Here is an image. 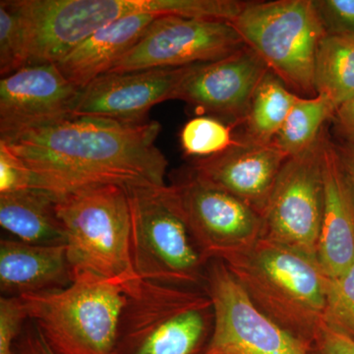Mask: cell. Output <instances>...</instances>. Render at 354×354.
Masks as SVG:
<instances>
[{"instance_id":"6da1fadb","label":"cell","mask_w":354,"mask_h":354,"mask_svg":"<svg viewBox=\"0 0 354 354\" xmlns=\"http://www.w3.org/2000/svg\"><path fill=\"white\" fill-rule=\"evenodd\" d=\"M162 125L71 115L0 140L32 174V188L59 196L95 184L167 185V160L156 145Z\"/></svg>"},{"instance_id":"7a4b0ae2","label":"cell","mask_w":354,"mask_h":354,"mask_svg":"<svg viewBox=\"0 0 354 354\" xmlns=\"http://www.w3.org/2000/svg\"><path fill=\"white\" fill-rule=\"evenodd\" d=\"M25 34L26 65L57 64L94 32L138 14L234 22L239 0H15Z\"/></svg>"},{"instance_id":"3957f363","label":"cell","mask_w":354,"mask_h":354,"mask_svg":"<svg viewBox=\"0 0 354 354\" xmlns=\"http://www.w3.org/2000/svg\"><path fill=\"white\" fill-rule=\"evenodd\" d=\"M221 261L261 312L312 346L325 311L327 276L318 258L261 237Z\"/></svg>"},{"instance_id":"277c9868","label":"cell","mask_w":354,"mask_h":354,"mask_svg":"<svg viewBox=\"0 0 354 354\" xmlns=\"http://www.w3.org/2000/svg\"><path fill=\"white\" fill-rule=\"evenodd\" d=\"M213 327L204 290L139 279L127 290L115 354H204Z\"/></svg>"},{"instance_id":"5b68a950","label":"cell","mask_w":354,"mask_h":354,"mask_svg":"<svg viewBox=\"0 0 354 354\" xmlns=\"http://www.w3.org/2000/svg\"><path fill=\"white\" fill-rule=\"evenodd\" d=\"M57 209L66 234L69 262L80 272L134 283L131 216L125 186L95 184L57 196Z\"/></svg>"},{"instance_id":"8992f818","label":"cell","mask_w":354,"mask_h":354,"mask_svg":"<svg viewBox=\"0 0 354 354\" xmlns=\"http://www.w3.org/2000/svg\"><path fill=\"white\" fill-rule=\"evenodd\" d=\"M130 285L80 272L64 290L21 298L55 354H115Z\"/></svg>"},{"instance_id":"52a82bcc","label":"cell","mask_w":354,"mask_h":354,"mask_svg":"<svg viewBox=\"0 0 354 354\" xmlns=\"http://www.w3.org/2000/svg\"><path fill=\"white\" fill-rule=\"evenodd\" d=\"M131 257L139 279L204 290L208 263L195 243L172 185H128Z\"/></svg>"},{"instance_id":"ba28073f","label":"cell","mask_w":354,"mask_h":354,"mask_svg":"<svg viewBox=\"0 0 354 354\" xmlns=\"http://www.w3.org/2000/svg\"><path fill=\"white\" fill-rule=\"evenodd\" d=\"M232 24L291 92L317 95L316 55L326 32L313 0L246 1Z\"/></svg>"},{"instance_id":"9c48e42d","label":"cell","mask_w":354,"mask_h":354,"mask_svg":"<svg viewBox=\"0 0 354 354\" xmlns=\"http://www.w3.org/2000/svg\"><path fill=\"white\" fill-rule=\"evenodd\" d=\"M204 290L214 327L204 354H310L311 346L261 312L221 260L207 265Z\"/></svg>"},{"instance_id":"30bf717a","label":"cell","mask_w":354,"mask_h":354,"mask_svg":"<svg viewBox=\"0 0 354 354\" xmlns=\"http://www.w3.org/2000/svg\"><path fill=\"white\" fill-rule=\"evenodd\" d=\"M323 134L304 152L286 160L262 215L261 237L314 257L322 230Z\"/></svg>"},{"instance_id":"8fae6325","label":"cell","mask_w":354,"mask_h":354,"mask_svg":"<svg viewBox=\"0 0 354 354\" xmlns=\"http://www.w3.org/2000/svg\"><path fill=\"white\" fill-rule=\"evenodd\" d=\"M245 46L230 21L162 15L108 73L207 64Z\"/></svg>"},{"instance_id":"7c38bea8","label":"cell","mask_w":354,"mask_h":354,"mask_svg":"<svg viewBox=\"0 0 354 354\" xmlns=\"http://www.w3.org/2000/svg\"><path fill=\"white\" fill-rule=\"evenodd\" d=\"M203 258L209 263L251 245L262 236V216L192 171L172 184Z\"/></svg>"},{"instance_id":"4fadbf2b","label":"cell","mask_w":354,"mask_h":354,"mask_svg":"<svg viewBox=\"0 0 354 354\" xmlns=\"http://www.w3.org/2000/svg\"><path fill=\"white\" fill-rule=\"evenodd\" d=\"M271 71L250 48L227 57L188 67L174 100L183 101L199 115L218 118L230 127H241L254 93Z\"/></svg>"},{"instance_id":"5bb4252c","label":"cell","mask_w":354,"mask_h":354,"mask_svg":"<svg viewBox=\"0 0 354 354\" xmlns=\"http://www.w3.org/2000/svg\"><path fill=\"white\" fill-rule=\"evenodd\" d=\"M81 88L57 64L26 65L0 80V140L73 115Z\"/></svg>"},{"instance_id":"9a60e30c","label":"cell","mask_w":354,"mask_h":354,"mask_svg":"<svg viewBox=\"0 0 354 354\" xmlns=\"http://www.w3.org/2000/svg\"><path fill=\"white\" fill-rule=\"evenodd\" d=\"M188 67L102 74L81 88L73 115L147 122L153 106L174 100Z\"/></svg>"},{"instance_id":"2e32d148","label":"cell","mask_w":354,"mask_h":354,"mask_svg":"<svg viewBox=\"0 0 354 354\" xmlns=\"http://www.w3.org/2000/svg\"><path fill=\"white\" fill-rule=\"evenodd\" d=\"M288 157L276 146L237 138L225 152L197 160L192 171L201 180L245 203L261 216Z\"/></svg>"},{"instance_id":"e0dca14e","label":"cell","mask_w":354,"mask_h":354,"mask_svg":"<svg viewBox=\"0 0 354 354\" xmlns=\"http://www.w3.org/2000/svg\"><path fill=\"white\" fill-rule=\"evenodd\" d=\"M324 208L318 257L328 278L341 276L354 262V189L339 147L322 140Z\"/></svg>"},{"instance_id":"ac0fdd59","label":"cell","mask_w":354,"mask_h":354,"mask_svg":"<svg viewBox=\"0 0 354 354\" xmlns=\"http://www.w3.org/2000/svg\"><path fill=\"white\" fill-rule=\"evenodd\" d=\"M66 245H39L19 239L0 242L2 297L41 295L68 288L74 281Z\"/></svg>"},{"instance_id":"d6986e66","label":"cell","mask_w":354,"mask_h":354,"mask_svg":"<svg viewBox=\"0 0 354 354\" xmlns=\"http://www.w3.org/2000/svg\"><path fill=\"white\" fill-rule=\"evenodd\" d=\"M160 16L138 14L102 28L69 51L57 62L58 68L76 87H85L108 73Z\"/></svg>"},{"instance_id":"ffe728a7","label":"cell","mask_w":354,"mask_h":354,"mask_svg":"<svg viewBox=\"0 0 354 354\" xmlns=\"http://www.w3.org/2000/svg\"><path fill=\"white\" fill-rule=\"evenodd\" d=\"M57 196L39 188L0 194V225L16 239L39 245H65Z\"/></svg>"},{"instance_id":"44dd1931","label":"cell","mask_w":354,"mask_h":354,"mask_svg":"<svg viewBox=\"0 0 354 354\" xmlns=\"http://www.w3.org/2000/svg\"><path fill=\"white\" fill-rule=\"evenodd\" d=\"M298 97L276 74L268 72L256 88L242 122L241 139L262 145L272 144Z\"/></svg>"},{"instance_id":"7402d4cb","label":"cell","mask_w":354,"mask_h":354,"mask_svg":"<svg viewBox=\"0 0 354 354\" xmlns=\"http://www.w3.org/2000/svg\"><path fill=\"white\" fill-rule=\"evenodd\" d=\"M317 95L335 108L354 95V41L326 34L319 44L314 71Z\"/></svg>"},{"instance_id":"603a6c76","label":"cell","mask_w":354,"mask_h":354,"mask_svg":"<svg viewBox=\"0 0 354 354\" xmlns=\"http://www.w3.org/2000/svg\"><path fill=\"white\" fill-rule=\"evenodd\" d=\"M335 111L337 108L324 95L298 97L272 145L288 158L304 152L318 141L324 124L334 118Z\"/></svg>"},{"instance_id":"cb8c5ba5","label":"cell","mask_w":354,"mask_h":354,"mask_svg":"<svg viewBox=\"0 0 354 354\" xmlns=\"http://www.w3.org/2000/svg\"><path fill=\"white\" fill-rule=\"evenodd\" d=\"M234 127L218 118L199 115L185 123L181 129L180 145L186 157L197 160L225 152L237 143Z\"/></svg>"},{"instance_id":"d4e9b609","label":"cell","mask_w":354,"mask_h":354,"mask_svg":"<svg viewBox=\"0 0 354 354\" xmlns=\"http://www.w3.org/2000/svg\"><path fill=\"white\" fill-rule=\"evenodd\" d=\"M323 322L354 337V262L341 276L327 277Z\"/></svg>"},{"instance_id":"484cf974","label":"cell","mask_w":354,"mask_h":354,"mask_svg":"<svg viewBox=\"0 0 354 354\" xmlns=\"http://www.w3.org/2000/svg\"><path fill=\"white\" fill-rule=\"evenodd\" d=\"M26 66L25 34L15 0L0 1V74L10 75Z\"/></svg>"},{"instance_id":"4316f807","label":"cell","mask_w":354,"mask_h":354,"mask_svg":"<svg viewBox=\"0 0 354 354\" xmlns=\"http://www.w3.org/2000/svg\"><path fill=\"white\" fill-rule=\"evenodd\" d=\"M327 35L354 41V0H313Z\"/></svg>"},{"instance_id":"83f0119b","label":"cell","mask_w":354,"mask_h":354,"mask_svg":"<svg viewBox=\"0 0 354 354\" xmlns=\"http://www.w3.org/2000/svg\"><path fill=\"white\" fill-rule=\"evenodd\" d=\"M29 320L22 298H0V354H13L14 344Z\"/></svg>"},{"instance_id":"f1b7e54d","label":"cell","mask_w":354,"mask_h":354,"mask_svg":"<svg viewBox=\"0 0 354 354\" xmlns=\"http://www.w3.org/2000/svg\"><path fill=\"white\" fill-rule=\"evenodd\" d=\"M32 174L27 165L0 141V194L32 188Z\"/></svg>"},{"instance_id":"f546056e","label":"cell","mask_w":354,"mask_h":354,"mask_svg":"<svg viewBox=\"0 0 354 354\" xmlns=\"http://www.w3.org/2000/svg\"><path fill=\"white\" fill-rule=\"evenodd\" d=\"M310 354H354V337L323 323Z\"/></svg>"},{"instance_id":"4dcf8cb0","label":"cell","mask_w":354,"mask_h":354,"mask_svg":"<svg viewBox=\"0 0 354 354\" xmlns=\"http://www.w3.org/2000/svg\"><path fill=\"white\" fill-rule=\"evenodd\" d=\"M13 354H55L48 346L38 326L32 321L26 323L24 329L13 346Z\"/></svg>"},{"instance_id":"1f68e13d","label":"cell","mask_w":354,"mask_h":354,"mask_svg":"<svg viewBox=\"0 0 354 354\" xmlns=\"http://www.w3.org/2000/svg\"><path fill=\"white\" fill-rule=\"evenodd\" d=\"M334 120L339 134L354 146V95L337 109Z\"/></svg>"},{"instance_id":"d6a6232c","label":"cell","mask_w":354,"mask_h":354,"mask_svg":"<svg viewBox=\"0 0 354 354\" xmlns=\"http://www.w3.org/2000/svg\"><path fill=\"white\" fill-rule=\"evenodd\" d=\"M339 149L342 162H344V167H346V171H348L354 189V146L349 145L346 148Z\"/></svg>"}]
</instances>
